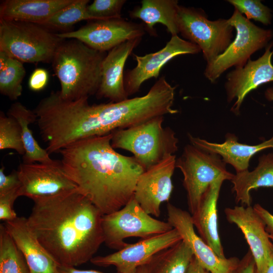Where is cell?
Returning <instances> with one entry per match:
<instances>
[{
    "label": "cell",
    "mask_w": 273,
    "mask_h": 273,
    "mask_svg": "<svg viewBox=\"0 0 273 273\" xmlns=\"http://www.w3.org/2000/svg\"><path fill=\"white\" fill-rule=\"evenodd\" d=\"M111 138L112 133L83 139L58 152L67 176L103 215L119 210L129 201L145 171L133 156L117 153Z\"/></svg>",
    "instance_id": "cell-1"
},
{
    "label": "cell",
    "mask_w": 273,
    "mask_h": 273,
    "mask_svg": "<svg viewBox=\"0 0 273 273\" xmlns=\"http://www.w3.org/2000/svg\"><path fill=\"white\" fill-rule=\"evenodd\" d=\"M33 202L28 224L59 264L90 261L104 243L99 209L78 190Z\"/></svg>",
    "instance_id": "cell-2"
},
{
    "label": "cell",
    "mask_w": 273,
    "mask_h": 273,
    "mask_svg": "<svg viewBox=\"0 0 273 273\" xmlns=\"http://www.w3.org/2000/svg\"><path fill=\"white\" fill-rule=\"evenodd\" d=\"M106 55V52L94 50L76 39L64 40L52 62L60 82L61 98L75 100L96 95Z\"/></svg>",
    "instance_id": "cell-3"
},
{
    "label": "cell",
    "mask_w": 273,
    "mask_h": 273,
    "mask_svg": "<svg viewBox=\"0 0 273 273\" xmlns=\"http://www.w3.org/2000/svg\"><path fill=\"white\" fill-rule=\"evenodd\" d=\"M164 116L152 118L138 125L112 132L111 146L129 151L146 170L178 150L175 132L162 125Z\"/></svg>",
    "instance_id": "cell-4"
},
{
    "label": "cell",
    "mask_w": 273,
    "mask_h": 273,
    "mask_svg": "<svg viewBox=\"0 0 273 273\" xmlns=\"http://www.w3.org/2000/svg\"><path fill=\"white\" fill-rule=\"evenodd\" d=\"M64 40L37 24L0 20V51L22 63H52Z\"/></svg>",
    "instance_id": "cell-5"
},
{
    "label": "cell",
    "mask_w": 273,
    "mask_h": 273,
    "mask_svg": "<svg viewBox=\"0 0 273 273\" xmlns=\"http://www.w3.org/2000/svg\"><path fill=\"white\" fill-rule=\"evenodd\" d=\"M175 167L183 175V186L191 215L198 209L203 195L212 183L220 178L231 180L234 176L227 170L226 163L218 155L191 144L185 147L182 154L176 160Z\"/></svg>",
    "instance_id": "cell-6"
},
{
    "label": "cell",
    "mask_w": 273,
    "mask_h": 273,
    "mask_svg": "<svg viewBox=\"0 0 273 273\" xmlns=\"http://www.w3.org/2000/svg\"><path fill=\"white\" fill-rule=\"evenodd\" d=\"M228 21L236 29V37L223 53L207 63L204 75L212 83L230 68L244 66L250 56L266 47L273 36L271 30L258 27L236 9Z\"/></svg>",
    "instance_id": "cell-7"
},
{
    "label": "cell",
    "mask_w": 273,
    "mask_h": 273,
    "mask_svg": "<svg viewBox=\"0 0 273 273\" xmlns=\"http://www.w3.org/2000/svg\"><path fill=\"white\" fill-rule=\"evenodd\" d=\"M104 243L116 250L125 247L124 240L129 237L146 239L173 229L168 222L152 217L132 197L121 209L102 216Z\"/></svg>",
    "instance_id": "cell-8"
},
{
    "label": "cell",
    "mask_w": 273,
    "mask_h": 273,
    "mask_svg": "<svg viewBox=\"0 0 273 273\" xmlns=\"http://www.w3.org/2000/svg\"><path fill=\"white\" fill-rule=\"evenodd\" d=\"M177 20L179 32L199 46L207 63L223 53L232 42L234 27L228 19L211 21L201 9L179 5Z\"/></svg>",
    "instance_id": "cell-9"
},
{
    "label": "cell",
    "mask_w": 273,
    "mask_h": 273,
    "mask_svg": "<svg viewBox=\"0 0 273 273\" xmlns=\"http://www.w3.org/2000/svg\"><path fill=\"white\" fill-rule=\"evenodd\" d=\"M17 172L21 183L19 197L35 201L78 190L65 173L60 160L50 163H22Z\"/></svg>",
    "instance_id": "cell-10"
},
{
    "label": "cell",
    "mask_w": 273,
    "mask_h": 273,
    "mask_svg": "<svg viewBox=\"0 0 273 273\" xmlns=\"http://www.w3.org/2000/svg\"><path fill=\"white\" fill-rule=\"evenodd\" d=\"M146 28L122 18L92 20L76 30L56 33L60 38L76 39L90 48L109 51L127 40L142 38Z\"/></svg>",
    "instance_id": "cell-11"
},
{
    "label": "cell",
    "mask_w": 273,
    "mask_h": 273,
    "mask_svg": "<svg viewBox=\"0 0 273 273\" xmlns=\"http://www.w3.org/2000/svg\"><path fill=\"white\" fill-rule=\"evenodd\" d=\"M181 240L178 231L173 228L134 244H128L109 255L93 257L90 261L99 266H114L118 273H136L139 267L147 264L156 254Z\"/></svg>",
    "instance_id": "cell-12"
},
{
    "label": "cell",
    "mask_w": 273,
    "mask_h": 273,
    "mask_svg": "<svg viewBox=\"0 0 273 273\" xmlns=\"http://www.w3.org/2000/svg\"><path fill=\"white\" fill-rule=\"evenodd\" d=\"M167 222L176 229L200 265L209 273H235L240 260L236 257L222 258L198 235L190 213L171 203L167 205Z\"/></svg>",
    "instance_id": "cell-13"
},
{
    "label": "cell",
    "mask_w": 273,
    "mask_h": 273,
    "mask_svg": "<svg viewBox=\"0 0 273 273\" xmlns=\"http://www.w3.org/2000/svg\"><path fill=\"white\" fill-rule=\"evenodd\" d=\"M201 51L197 44L180 38L171 36L166 46L160 50L143 56L133 54L136 65L127 70L124 77V84L128 97L138 93L147 80L157 78L162 67L174 57L186 54H196Z\"/></svg>",
    "instance_id": "cell-14"
},
{
    "label": "cell",
    "mask_w": 273,
    "mask_h": 273,
    "mask_svg": "<svg viewBox=\"0 0 273 273\" xmlns=\"http://www.w3.org/2000/svg\"><path fill=\"white\" fill-rule=\"evenodd\" d=\"M175 155L145 170L139 176L133 198L148 214L158 217L162 203L168 202L173 191L172 177L176 163Z\"/></svg>",
    "instance_id": "cell-15"
},
{
    "label": "cell",
    "mask_w": 273,
    "mask_h": 273,
    "mask_svg": "<svg viewBox=\"0 0 273 273\" xmlns=\"http://www.w3.org/2000/svg\"><path fill=\"white\" fill-rule=\"evenodd\" d=\"M272 46L273 42L268 44L260 57L256 60L250 59L244 66L235 68L228 74L224 87L228 102L235 101L231 109L235 114H239L243 101L250 92L273 81Z\"/></svg>",
    "instance_id": "cell-16"
},
{
    "label": "cell",
    "mask_w": 273,
    "mask_h": 273,
    "mask_svg": "<svg viewBox=\"0 0 273 273\" xmlns=\"http://www.w3.org/2000/svg\"><path fill=\"white\" fill-rule=\"evenodd\" d=\"M224 212L228 221L235 223L244 234L255 263L256 273H263L273 252L265 223L251 206L226 208Z\"/></svg>",
    "instance_id": "cell-17"
},
{
    "label": "cell",
    "mask_w": 273,
    "mask_h": 273,
    "mask_svg": "<svg viewBox=\"0 0 273 273\" xmlns=\"http://www.w3.org/2000/svg\"><path fill=\"white\" fill-rule=\"evenodd\" d=\"M4 224L22 253L30 273H59L60 264L39 241L27 218L17 217Z\"/></svg>",
    "instance_id": "cell-18"
},
{
    "label": "cell",
    "mask_w": 273,
    "mask_h": 273,
    "mask_svg": "<svg viewBox=\"0 0 273 273\" xmlns=\"http://www.w3.org/2000/svg\"><path fill=\"white\" fill-rule=\"evenodd\" d=\"M141 39L127 40L108 52L102 63L101 81L96 95L98 98L108 99L112 102L128 99L124 84V66Z\"/></svg>",
    "instance_id": "cell-19"
},
{
    "label": "cell",
    "mask_w": 273,
    "mask_h": 273,
    "mask_svg": "<svg viewBox=\"0 0 273 273\" xmlns=\"http://www.w3.org/2000/svg\"><path fill=\"white\" fill-rule=\"evenodd\" d=\"M188 137L191 144L207 152L218 155L226 164H231L236 173L248 170L251 158L259 152L267 149H273V135L268 140L250 145L240 143L233 133H228L224 142L215 143L207 141L190 134Z\"/></svg>",
    "instance_id": "cell-20"
},
{
    "label": "cell",
    "mask_w": 273,
    "mask_h": 273,
    "mask_svg": "<svg viewBox=\"0 0 273 273\" xmlns=\"http://www.w3.org/2000/svg\"><path fill=\"white\" fill-rule=\"evenodd\" d=\"M220 178L212 183L203 195L199 206L192 215L194 227L199 236L222 258H226L218 233L217 204L223 182Z\"/></svg>",
    "instance_id": "cell-21"
},
{
    "label": "cell",
    "mask_w": 273,
    "mask_h": 273,
    "mask_svg": "<svg viewBox=\"0 0 273 273\" xmlns=\"http://www.w3.org/2000/svg\"><path fill=\"white\" fill-rule=\"evenodd\" d=\"M74 0H5L0 5V20L40 25Z\"/></svg>",
    "instance_id": "cell-22"
},
{
    "label": "cell",
    "mask_w": 273,
    "mask_h": 273,
    "mask_svg": "<svg viewBox=\"0 0 273 273\" xmlns=\"http://www.w3.org/2000/svg\"><path fill=\"white\" fill-rule=\"evenodd\" d=\"M231 181L236 194V202L251 206L252 190L260 187L273 188V153L262 155L254 170L237 172Z\"/></svg>",
    "instance_id": "cell-23"
},
{
    "label": "cell",
    "mask_w": 273,
    "mask_h": 273,
    "mask_svg": "<svg viewBox=\"0 0 273 273\" xmlns=\"http://www.w3.org/2000/svg\"><path fill=\"white\" fill-rule=\"evenodd\" d=\"M178 7L176 0H143L141 7L133 9L129 15L143 21L146 29L152 35L156 34L155 24L161 23L173 36L179 33L177 20Z\"/></svg>",
    "instance_id": "cell-24"
},
{
    "label": "cell",
    "mask_w": 273,
    "mask_h": 273,
    "mask_svg": "<svg viewBox=\"0 0 273 273\" xmlns=\"http://www.w3.org/2000/svg\"><path fill=\"white\" fill-rule=\"evenodd\" d=\"M7 114L15 118L21 127L25 149V154L22 157L23 163H50L55 162V160L50 157L47 150L39 146L29 128L30 124L37 121V116L34 111L30 110L20 102H17L11 105Z\"/></svg>",
    "instance_id": "cell-25"
},
{
    "label": "cell",
    "mask_w": 273,
    "mask_h": 273,
    "mask_svg": "<svg viewBox=\"0 0 273 273\" xmlns=\"http://www.w3.org/2000/svg\"><path fill=\"white\" fill-rule=\"evenodd\" d=\"M193 257V252L181 240L156 254L147 264L151 273H186Z\"/></svg>",
    "instance_id": "cell-26"
},
{
    "label": "cell",
    "mask_w": 273,
    "mask_h": 273,
    "mask_svg": "<svg viewBox=\"0 0 273 273\" xmlns=\"http://www.w3.org/2000/svg\"><path fill=\"white\" fill-rule=\"evenodd\" d=\"M26 74L23 63L0 51V93L10 100L22 95V81Z\"/></svg>",
    "instance_id": "cell-27"
},
{
    "label": "cell",
    "mask_w": 273,
    "mask_h": 273,
    "mask_svg": "<svg viewBox=\"0 0 273 273\" xmlns=\"http://www.w3.org/2000/svg\"><path fill=\"white\" fill-rule=\"evenodd\" d=\"M0 273H30L22 253L4 223L0 225Z\"/></svg>",
    "instance_id": "cell-28"
},
{
    "label": "cell",
    "mask_w": 273,
    "mask_h": 273,
    "mask_svg": "<svg viewBox=\"0 0 273 273\" xmlns=\"http://www.w3.org/2000/svg\"><path fill=\"white\" fill-rule=\"evenodd\" d=\"M89 2V0H74L39 25L49 30H66L81 21L95 20L87 11Z\"/></svg>",
    "instance_id": "cell-29"
},
{
    "label": "cell",
    "mask_w": 273,
    "mask_h": 273,
    "mask_svg": "<svg viewBox=\"0 0 273 273\" xmlns=\"http://www.w3.org/2000/svg\"><path fill=\"white\" fill-rule=\"evenodd\" d=\"M12 149L24 155L25 149L21 126L12 116L0 112V150Z\"/></svg>",
    "instance_id": "cell-30"
},
{
    "label": "cell",
    "mask_w": 273,
    "mask_h": 273,
    "mask_svg": "<svg viewBox=\"0 0 273 273\" xmlns=\"http://www.w3.org/2000/svg\"><path fill=\"white\" fill-rule=\"evenodd\" d=\"M235 9L242 14H245L246 18L253 19L265 25L271 24L272 13L271 10L259 0H229Z\"/></svg>",
    "instance_id": "cell-31"
},
{
    "label": "cell",
    "mask_w": 273,
    "mask_h": 273,
    "mask_svg": "<svg viewBox=\"0 0 273 273\" xmlns=\"http://www.w3.org/2000/svg\"><path fill=\"white\" fill-rule=\"evenodd\" d=\"M125 0H95L87 7L88 14L95 20L120 18Z\"/></svg>",
    "instance_id": "cell-32"
},
{
    "label": "cell",
    "mask_w": 273,
    "mask_h": 273,
    "mask_svg": "<svg viewBox=\"0 0 273 273\" xmlns=\"http://www.w3.org/2000/svg\"><path fill=\"white\" fill-rule=\"evenodd\" d=\"M18 189L0 195V219L8 221L16 219L18 216L13 205L16 199L19 197Z\"/></svg>",
    "instance_id": "cell-33"
},
{
    "label": "cell",
    "mask_w": 273,
    "mask_h": 273,
    "mask_svg": "<svg viewBox=\"0 0 273 273\" xmlns=\"http://www.w3.org/2000/svg\"><path fill=\"white\" fill-rule=\"evenodd\" d=\"M4 166L0 168V195L20 188V180L17 170H14L9 174H5Z\"/></svg>",
    "instance_id": "cell-34"
},
{
    "label": "cell",
    "mask_w": 273,
    "mask_h": 273,
    "mask_svg": "<svg viewBox=\"0 0 273 273\" xmlns=\"http://www.w3.org/2000/svg\"><path fill=\"white\" fill-rule=\"evenodd\" d=\"M49 74L44 69L37 68L31 74L28 81L29 88L34 92L42 90L47 85Z\"/></svg>",
    "instance_id": "cell-35"
},
{
    "label": "cell",
    "mask_w": 273,
    "mask_h": 273,
    "mask_svg": "<svg viewBox=\"0 0 273 273\" xmlns=\"http://www.w3.org/2000/svg\"><path fill=\"white\" fill-rule=\"evenodd\" d=\"M253 208L265 223L267 233L273 237V215L259 204Z\"/></svg>",
    "instance_id": "cell-36"
},
{
    "label": "cell",
    "mask_w": 273,
    "mask_h": 273,
    "mask_svg": "<svg viewBox=\"0 0 273 273\" xmlns=\"http://www.w3.org/2000/svg\"><path fill=\"white\" fill-rule=\"evenodd\" d=\"M256 266L253 257L249 251L240 260L235 273H255Z\"/></svg>",
    "instance_id": "cell-37"
},
{
    "label": "cell",
    "mask_w": 273,
    "mask_h": 273,
    "mask_svg": "<svg viewBox=\"0 0 273 273\" xmlns=\"http://www.w3.org/2000/svg\"><path fill=\"white\" fill-rule=\"evenodd\" d=\"M59 271V273H104L96 270H81L77 269L75 267L62 265H60Z\"/></svg>",
    "instance_id": "cell-38"
},
{
    "label": "cell",
    "mask_w": 273,
    "mask_h": 273,
    "mask_svg": "<svg viewBox=\"0 0 273 273\" xmlns=\"http://www.w3.org/2000/svg\"><path fill=\"white\" fill-rule=\"evenodd\" d=\"M194 256L186 273H208Z\"/></svg>",
    "instance_id": "cell-39"
},
{
    "label": "cell",
    "mask_w": 273,
    "mask_h": 273,
    "mask_svg": "<svg viewBox=\"0 0 273 273\" xmlns=\"http://www.w3.org/2000/svg\"><path fill=\"white\" fill-rule=\"evenodd\" d=\"M263 273H273V252L270 256L267 266Z\"/></svg>",
    "instance_id": "cell-40"
},
{
    "label": "cell",
    "mask_w": 273,
    "mask_h": 273,
    "mask_svg": "<svg viewBox=\"0 0 273 273\" xmlns=\"http://www.w3.org/2000/svg\"><path fill=\"white\" fill-rule=\"evenodd\" d=\"M265 97L269 101H273V87L268 88L265 92Z\"/></svg>",
    "instance_id": "cell-41"
},
{
    "label": "cell",
    "mask_w": 273,
    "mask_h": 273,
    "mask_svg": "<svg viewBox=\"0 0 273 273\" xmlns=\"http://www.w3.org/2000/svg\"><path fill=\"white\" fill-rule=\"evenodd\" d=\"M136 273H151L149 266L148 264H146L139 267Z\"/></svg>",
    "instance_id": "cell-42"
},
{
    "label": "cell",
    "mask_w": 273,
    "mask_h": 273,
    "mask_svg": "<svg viewBox=\"0 0 273 273\" xmlns=\"http://www.w3.org/2000/svg\"><path fill=\"white\" fill-rule=\"evenodd\" d=\"M269 238L270 240H271L272 243V247H273V237L270 235L268 234Z\"/></svg>",
    "instance_id": "cell-43"
},
{
    "label": "cell",
    "mask_w": 273,
    "mask_h": 273,
    "mask_svg": "<svg viewBox=\"0 0 273 273\" xmlns=\"http://www.w3.org/2000/svg\"><path fill=\"white\" fill-rule=\"evenodd\" d=\"M208 273H209V272Z\"/></svg>",
    "instance_id": "cell-44"
}]
</instances>
